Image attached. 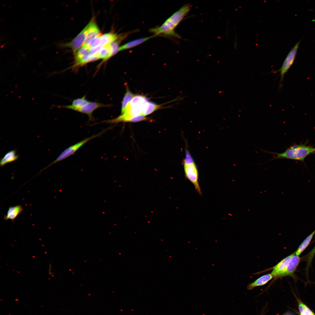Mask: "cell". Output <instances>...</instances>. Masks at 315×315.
Listing matches in <instances>:
<instances>
[{
    "label": "cell",
    "mask_w": 315,
    "mask_h": 315,
    "mask_svg": "<svg viewBox=\"0 0 315 315\" xmlns=\"http://www.w3.org/2000/svg\"><path fill=\"white\" fill-rule=\"evenodd\" d=\"M126 91L122 102L121 114L125 111L128 104L135 95L129 90L127 85H126Z\"/></svg>",
    "instance_id": "obj_15"
},
{
    "label": "cell",
    "mask_w": 315,
    "mask_h": 315,
    "mask_svg": "<svg viewBox=\"0 0 315 315\" xmlns=\"http://www.w3.org/2000/svg\"><path fill=\"white\" fill-rule=\"evenodd\" d=\"M293 254L284 258L273 267L271 274L273 277L281 278L286 276L288 266L291 260Z\"/></svg>",
    "instance_id": "obj_8"
},
{
    "label": "cell",
    "mask_w": 315,
    "mask_h": 315,
    "mask_svg": "<svg viewBox=\"0 0 315 315\" xmlns=\"http://www.w3.org/2000/svg\"><path fill=\"white\" fill-rule=\"evenodd\" d=\"M263 151L276 155V157L269 161L276 159H285L304 161L307 156L315 153V148L304 144H294L282 153L272 152L264 150Z\"/></svg>",
    "instance_id": "obj_2"
},
{
    "label": "cell",
    "mask_w": 315,
    "mask_h": 315,
    "mask_svg": "<svg viewBox=\"0 0 315 315\" xmlns=\"http://www.w3.org/2000/svg\"><path fill=\"white\" fill-rule=\"evenodd\" d=\"M315 234V230L308 236L302 242L296 251L294 253L296 255L299 256L300 254L304 251L310 244Z\"/></svg>",
    "instance_id": "obj_16"
},
{
    "label": "cell",
    "mask_w": 315,
    "mask_h": 315,
    "mask_svg": "<svg viewBox=\"0 0 315 315\" xmlns=\"http://www.w3.org/2000/svg\"><path fill=\"white\" fill-rule=\"evenodd\" d=\"M148 102L145 96L135 95L128 105L125 112L116 118L118 123L123 122L125 118L133 116L143 115Z\"/></svg>",
    "instance_id": "obj_4"
},
{
    "label": "cell",
    "mask_w": 315,
    "mask_h": 315,
    "mask_svg": "<svg viewBox=\"0 0 315 315\" xmlns=\"http://www.w3.org/2000/svg\"><path fill=\"white\" fill-rule=\"evenodd\" d=\"M110 104H104L100 102H90L83 107L76 111L87 115L89 120L93 121L94 119L92 116L93 112L97 109L103 107H110Z\"/></svg>",
    "instance_id": "obj_9"
},
{
    "label": "cell",
    "mask_w": 315,
    "mask_h": 315,
    "mask_svg": "<svg viewBox=\"0 0 315 315\" xmlns=\"http://www.w3.org/2000/svg\"><path fill=\"white\" fill-rule=\"evenodd\" d=\"M290 315V314H286V315Z\"/></svg>",
    "instance_id": "obj_22"
},
{
    "label": "cell",
    "mask_w": 315,
    "mask_h": 315,
    "mask_svg": "<svg viewBox=\"0 0 315 315\" xmlns=\"http://www.w3.org/2000/svg\"><path fill=\"white\" fill-rule=\"evenodd\" d=\"M104 132H105V130L101 132L96 134L93 135L89 137L86 138L80 142L67 148L63 151L54 161L45 168H43L42 169V170H43L45 169H46L52 164H53L63 160L69 156L73 155L81 147L88 141L93 138L100 136L103 134Z\"/></svg>",
    "instance_id": "obj_5"
},
{
    "label": "cell",
    "mask_w": 315,
    "mask_h": 315,
    "mask_svg": "<svg viewBox=\"0 0 315 315\" xmlns=\"http://www.w3.org/2000/svg\"><path fill=\"white\" fill-rule=\"evenodd\" d=\"M156 36L153 35L148 37L138 38L128 42L119 47L118 51L134 47Z\"/></svg>",
    "instance_id": "obj_11"
},
{
    "label": "cell",
    "mask_w": 315,
    "mask_h": 315,
    "mask_svg": "<svg viewBox=\"0 0 315 315\" xmlns=\"http://www.w3.org/2000/svg\"><path fill=\"white\" fill-rule=\"evenodd\" d=\"M300 41L297 42L291 48L286 57L281 68L279 69L272 72L275 73L277 72H280V87L282 85V83L284 80V75L288 72L294 62Z\"/></svg>",
    "instance_id": "obj_6"
},
{
    "label": "cell",
    "mask_w": 315,
    "mask_h": 315,
    "mask_svg": "<svg viewBox=\"0 0 315 315\" xmlns=\"http://www.w3.org/2000/svg\"><path fill=\"white\" fill-rule=\"evenodd\" d=\"M19 156L16 154V151L13 150L7 152L0 160V165L3 167L6 164L16 160Z\"/></svg>",
    "instance_id": "obj_14"
},
{
    "label": "cell",
    "mask_w": 315,
    "mask_h": 315,
    "mask_svg": "<svg viewBox=\"0 0 315 315\" xmlns=\"http://www.w3.org/2000/svg\"><path fill=\"white\" fill-rule=\"evenodd\" d=\"M185 157L183 165L185 178L194 186L195 190L200 195L202 194L199 182V172L195 161L189 150L187 142H185Z\"/></svg>",
    "instance_id": "obj_3"
},
{
    "label": "cell",
    "mask_w": 315,
    "mask_h": 315,
    "mask_svg": "<svg viewBox=\"0 0 315 315\" xmlns=\"http://www.w3.org/2000/svg\"><path fill=\"white\" fill-rule=\"evenodd\" d=\"M273 277L271 273L263 275L253 282L247 286V289L251 290L255 287L263 286L270 281Z\"/></svg>",
    "instance_id": "obj_13"
},
{
    "label": "cell",
    "mask_w": 315,
    "mask_h": 315,
    "mask_svg": "<svg viewBox=\"0 0 315 315\" xmlns=\"http://www.w3.org/2000/svg\"><path fill=\"white\" fill-rule=\"evenodd\" d=\"M306 306L303 304L301 302H299V309L300 312V314H302L304 311L305 308Z\"/></svg>",
    "instance_id": "obj_20"
},
{
    "label": "cell",
    "mask_w": 315,
    "mask_h": 315,
    "mask_svg": "<svg viewBox=\"0 0 315 315\" xmlns=\"http://www.w3.org/2000/svg\"><path fill=\"white\" fill-rule=\"evenodd\" d=\"M190 5H184L178 10L167 18L160 26L152 28L150 31L156 36L163 35L178 38L181 37L174 31V29L190 10Z\"/></svg>",
    "instance_id": "obj_1"
},
{
    "label": "cell",
    "mask_w": 315,
    "mask_h": 315,
    "mask_svg": "<svg viewBox=\"0 0 315 315\" xmlns=\"http://www.w3.org/2000/svg\"><path fill=\"white\" fill-rule=\"evenodd\" d=\"M148 120L149 119H148L146 116L143 115H141L127 118L124 120L123 122H137L147 120Z\"/></svg>",
    "instance_id": "obj_18"
},
{
    "label": "cell",
    "mask_w": 315,
    "mask_h": 315,
    "mask_svg": "<svg viewBox=\"0 0 315 315\" xmlns=\"http://www.w3.org/2000/svg\"><path fill=\"white\" fill-rule=\"evenodd\" d=\"M95 21L93 18L81 31L70 42L66 44L75 53L85 43L88 33Z\"/></svg>",
    "instance_id": "obj_7"
},
{
    "label": "cell",
    "mask_w": 315,
    "mask_h": 315,
    "mask_svg": "<svg viewBox=\"0 0 315 315\" xmlns=\"http://www.w3.org/2000/svg\"><path fill=\"white\" fill-rule=\"evenodd\" d=\"M315 255V246L310 251L307 255L306 260L307 261L306 267H309L311 265L313 258Z\"/></svg>",
    "instance_id": "obj_19"
},
{
    "label": "cell",
    "mask_w": 315,
    "mask_h": 315,
    "mask_svg": "<svg viewBox=\"0 0 315 315\" xmlns=\"http://www.w3.org/2000/svg\"><path fill=\"white\" fill-rule=\"evenodd\" d=\"M162 105H158L150 101L147 103L143 115L146 116L152 113L155 111L161 108Z\"/></svg>",
    "instance_id": "obj_17"
},
{
    "label": "cell",
    "mask_w": 315,
    "mask_h": 315,
    "mask_svg": "<svg viewBox=\"0 0 315 315\" xmlns=\"http://www.w3.org/2000/svg\"><path fill=\"white\" fill-rule=\"evenodd\" d=\"M89 101L88 100L85 96H84L81 98H79L75 99L72 101L71 105L61 106L62 107L64 108L71 110L76 111L78 109L82 108L88 104Z\"/></svg>",
    "instance_id": "obj_12"
},
{
    "label": "cell",
    "mask_w": 315,
    "mask_h": 315,
    "mask_svg": "<svg viewBox=\"0 0 315 315\" xmlns=\"http://www.w3.org/2000/svg\"><path fill=\"white\" fill-rule=\"evenodd\" d=\"M23 210L22 206L20 205L10 206L8 208L6 214L4 216V219L6 220H10L14 222Z\"/></svg>",
    "instance_id": "obj_10"
},
{
    "label": "cell",
    "mask_w": 315,
    "mask_h": 315,
    "mask_svg": "<svg viewBox=\"0 0 315 315\" xmlns=\"http://www.w3.org/2000/svg\"><path fill=\"white\" fill-rule=\"evenodd\" d=\"M52 269V265L51 264H50L49 265V268L48 269V273L49 274L51 275L52 274V272H51Z\"/></svg>",
    "instance_id": "obj_21"
}]
</instances>
